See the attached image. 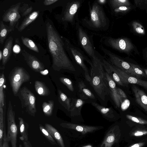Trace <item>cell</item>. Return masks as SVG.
Here are the masks:
<instances>
[{
	"label": "cell",
	"mask_w": 147,
	"mask_h": 147,
	"mask_svg": "<svg viewBox=\"0 0 147 147\" xmlns=\"http://www.w3.org/2000/svg\"><path fill=\"white\" fill-rule=\"evenodd\" d=\"M46 29L48 47L52 57L53 69L58 71L63 69L71 73L76 72V68L66 53L62 36L49 19L47 20Z\"/></svg>",
	"instance_id": "obj_1"
},
{
	"label": "cell",
	"mask_w": 147,
	"mask_h": 147,
	"mask_svg": "<svg viewBox=\"0 0 147 147\" xmlns=\"http://www.w3.org/2000/svg\"><path fill=\"white\" fill-rule=\"evenodd\" d=\"M92 59L90 84L101 105L106 107L110 97L105 69L101 59L96 55Z\"/></svg>",
	"instance_id": "obj_2"
},
{
	"label": "cell",
	"mask_w": 147,
	"mask_h": 147,
	"mask_svg": "<svg viewBox=\"0 0 147 147\" xmlns=\"http://www.w3.org/2000/svg\"><path fill=\"white\" fill-rule=\"evenodd\" d=\"M90 17L83 19L88 27L93 30L107 29L109 25L108 18L101 4L95 1L91 5L89 4Z\"/></svg>",
	"instance_id": "obj_3"
},
{
	"label": "cell",
	"mask_w": 147,
	"mask_h": 147,
	"mask_svg": "<svg viewBox=\"0 0 147 147\" xmlns=\"http://www.w3.org/2000/svg\"><path fill=\"white\" fill-rule=\"evenodd\" d=\"M65 49L69 55L75 60L76 63L82 68L84 71L85 78L90 84L91 78L84 61H86L90 65H92V61L86 58L80 49L73 45L69 39L62 36Z\"/></svg>",
	"instance_id": "obj_4"
},
{
	"label": "cell",
	"mask_w": 147,
	"mask_h": 147,
	"mask_svg": "<svg viewBox=\"0 0 147 147\" xmlns=\"http://www.w3.org/2000/svg\"><path fill=\"white\" fill-rule=\"evenodd\" d=\"M8 78L14 96H16L22 84L29 81L30 77L28 73L24 68L16 67L11 70Z\"/></svg>",
	"instance_id": "obj_5"
},
{
	"label": "cell",
	"mask_w": 147,
	"mask_h": 147,
	"mask_svg": "<svg viewBox=\"0 0 147 147\" xmlns=\"http://www.w3.org/2000/svg\"><path fill=\"white\" fill-rule=\"evenodd\" d=\"M84 1L69 0L66 3L61 16V21L65 25L69 23L74 26L76 24L77 12Z\"/></svg>",
	"instance_id": "obj_6"
},
{
	"label": "cell",
	"mask_w": 147,
	"mask_h": 147,
	"mask_svg": "<svg viewBox=\"0 0 147 147\" xmlns=\"http://www.w3.org/2000/svg\"><path fill=\"white\" fill-rule=\"evenodd\" d=\"M7 117V140L10 143L11 147H17L18 128L15 121V113L10 100L8 102Z\"/></svg>",
	"instance_id": "obj_7"
},
{
	"label": "cell",
	"mask_w": 147,
	"mask_h": 147,
	"mask_svg": "<svg viewBox=\"0 0 147 147\" xmlns=\"http://www.w3.org/2000/svg\"><path fill=\"white\" fill-rule=\"evenodd\" d=\"M17 95L21 101L22 108L30 115L34 117L37 111L36 98L33 93L26 87L24 86L19 90Z\"/></svg>",
	"instance_id": "obj_8"
},
{
	"label": "cell",
	"mask_w": 147,
	"mask_h": 147,
	"mask_svg": "<svg viewBox=\"0 0 147 147\" xmlns=\"http://www.w3.org/2000/svg\"><path fill=\"white\" fill-rule=\"evenodd\" d=\"M76 28L79 42L86 52L92 59L96 55L91 37L80 25L78 22L76 23Z\"/></svg>",
	"instance_id": "obj_9"
},
{
	"label": "cell",
	"mask_w": 147,
	"mask_h": 147,
	"mask_svg": "<svg viewBox=\"0 0 147 147\" xmlns=\"http://www.w3.org/2000/svg\"><path fill=\"white\" fill-rule=\"evenodd\" d=\"M101 49L105 55L108 57L111 64L131 76L138 78L141 77V76L135 73L129 63L125 61L102 47H101Z\"/></svg>",
	"instance_id": "obj_10"
},
{
	"label": "cell",
	"mask_w": 147,
	"mask_h": 147,
	"mask_svg": "<svg viewBox=\"0 0 147 147\" xmlns=\"http://www.w3.org/2000/svg\"><path fill=\"white\" fill-rule=\"evenodd\" d=\"M104 42L107 46L127 53L131 52L134 48L132 43L127 38H108L106 39Z\"/></svg>",
	"instance_id": "obj_11"
},
{
	"label": "cell",
	"mask_w": 147,
	"mask_h": 147,
	"mask_svg": "<svg viewBox=\"0 0 147 147\" xmlns=\"http://www.w3.org/2000/svg\"><path fill=\"white\" fill-rule=\"evenodd\" d=\"M127 134V141L130 143L147 140V125H138L129 127Z\"/></svg>",
	"instance_id": "obj_12"
},
{
	"label": "cell",
	"mask_w": 147,
	"mask_h": 147,
	"mask_svg": "<svg viewBox=\"0 0 147 147\" xmlns=\"http://www.w3.org/2000/svg\"><path fill=\"white\" fill-rule=\"evenodd\" d=\"M21 3L19 2L11 6L5 11L2 16V21L9 22V26L13 29L21 17L19 11Z\"/></svg>",
	"instance_id": "obj_13"
},
{
	"label": "cell",
	"mask_w": 147,
	"mask_h": 147,
	"mask_svg": "<svg viewBox=\"0 0 147 147\" xmlns=\"http://www.w3.org/2000/svg\"><path fill=\"white\" fill-rule=\"evenodd\" d=\"M121 136V131L119 126L113 127L108 131L100 147H112L118 142Z\"/></svg>",
	"instance_id": "obj_14"
},
{
	"label": "cell",
	"mask_w": 147,
	"mask_h": 147,
	"mask_svg": "<svg viewBox=\"0 0 147 147\" xmlns=\"http://www.w3.org/2000/svg\"><path fill=\"white\" fill-rule=\"evenodd\" d=\"M78 93L80 98L87 102H96L97 98L94 94L85 84L83 82L78 79L77 80Z\"/></svg>",
	"instance_id": "obj_15"
},
{
	"label": "cell",
	"mask_w": 147,
	"mask_h": 147,
	"mask_svg": "<svg viewBox=\"0 0 147 147\" xmlns=\"http://www.w3.org/2000/svg\"><path fill=\"white\" fill-rule=\"evenodd\" d=\"M21 54L27 65L32 69L36 72H41L45 69V66L35 56L27 52L24 49Z\"/></svg>",
	"instance_id": "obj_16"
},
{
	"label": "cell",
	"mask_w": 147,
	"mask_h": 147,
	"mask_svg": "<svg viewBox=\"0 0 147 147\" xmlns=\"http://www.w3.org/2000/svg\"><path fill=\"white\" fill-rule=\"evenodd\" d=\"M113 65L115 71L124 84L130 83L137 84L147 89V81L131 76L115 66Z\"/></svg>",
	"instance_id": "obj_17"
},
{
	"label": "cell",
	"mask_w": 147,
	"mask_h": 147,
	"mask_svg": "<svg viewBox=\"0 0 147 147\" xmlns=\"http://www.w3.org/2000/svg\"><path fill=\"white\" fill-rule=\"evenodd\" d=\"M105 73L108 86L110 97L116 106L119 108L123 101L118 94L115 83L106 72L105 71Z\"/></svg>",
	"instance_id": "obj_18"
},
{
	"label": "cell",
	"mask_w": 147,
	"mask_h": 147,
	"mask_svg": "<svg viewBox=\"0 0 147 147\" xmlns=\"http://www.w3.org/2000/svg\"><path fill=\"white\" fill-rule=\"evenodd\" d=\"M60 125L63 127L76 130L83 134L95 131L99 128L96 126L80 125L70 123H63Z\"/></svg>",
	"instance_id": "obj_19"
},
{
	"label": "cell",
	"mask_w": 147,
	"mask_h": 147,
	"mask_svg": "<svg viewBox=\"0 0 147 147\" xmlns=\"http://www.w3.org/2000/svg\"><path fill=\"white\" fill-rule=\"evenodd\" d=\"M91 104L107 120L113 121L115 119V111L112 107H106L96 102H93Z\"/></svg>",
	"instance_id": "obj_20"
},
{
	"label": "cell",
	"mask_w": 147,
	"mask_h": 147,
	"mask_svg": "<svg viewBox=\"0 0 147 147\" xmlns=\"http://www.w3.org/2000/svg\"><path fill=\"white\" fill-rule=\"evenodd\" d=\"M101 60L105 71L108 74L115 82L121 86H124V84L115 71L113 65L104 59H101Z\"/></svg>",
	"instance_id": "obj_21"
},
{
	"label": "cell",
	"mask_w": 147,
	"mask_h": 147,
	"mask_svg": "<svg viewBox=\"0 0 147 147\" xmlns=\"http://www.w3.org/2000/svg\"><path fill=\"white\" fill-rule=\"evenodd\" d=\"M71 99L69 112L70 116L72 117L80 116L82 106L87 102L80 98H72Z\"/></svg>",
	"instance_id": "obj_22"
},
{
	"label": "cell",
	"mask_w": 147,
	"mask_h": 147,
	"mask_svg": "<svg viewBox=\"0 0 147 147\" xmlns=\"http://www.w3.org/2000/svg\"><path fill=\"white\" fill-rule=\"evenodd\" d=\"M132 89L137 102L147 112V96L142 90L135 85Z\"/></svg>",
	"instance_id": "obj_23"
},
{
	"label": "cell",
	"mask_w": 147,
	"mask_h": 147,
	"mask_svg": "<svg viewBox=\"0 0 147 147\" xmlns=\"http://www.w3.org/2000/svg\"><path fill=\"white\" fill-rule=\"evenodd\" d=\"M13 38L9 36L6 41L3 50L2 65L5 66L9 59L13 49Z\"/></svg>",
	"instance_id": "obj_24"
},
{
	"label": "cell",
	"mask_w": 147,
	"mask_h": 147,
	"mask_svg": "<svg viewBox=\"0 0 147 147\" xmlns=\"http://www.w3.org/2000/svg\"><path fill=\"white\" fill-rule=\"evenodd\" d=\"M45 127L60 147H65L63 138L58 131L51 125L45 123Z\"/></svg>",
	"instance_id": "obj_25"
},
{
	"label": "cell",
	"mask_w": 147,
	"mask_h": 147,
	"mask_svg": "<svg viewBox=\"0 0 147 147\" xmlns=\"http://www.w3.org/2000/svg\"><path fill=\"white\" fill-rule=\"evenodd\" d=\"M39 13L38 11H35L26 16L17 28L18 31L20 32H22L37 18Z\"/></svg>",
	"instance_id": "obj_26"
},
{
	"label": "cell",
	"mask_w": 147,
	"mask_h": 147,
	"mask_svg": "<svg viewBox=\"0 0 147 147\" xmlns=\"http://www.w3.org/2000/svg\"><path fill=\"white\" fill-rule=\"evenodd\" d=\"M19 120V131L21 136L20 139L21 140H28V124L24 121L22 117L18 118Z\"/></svg>",
	"instance_id": "obj_27"
},
{
	"label": "cell",
	"mask_w": 147,
	"mask_h": 147,
	"mask_svg": "<svg viewBox=\"0 0 147 147\" xmlns=\"http://www.w3.org/2000/svg\"><path fill=\"white\" fill-rule=\"evenodd\" d=\"M58 92L59 102L68 112L69 113L71 103V98H69L59 89H58Z\"/></svg>",
	"instance_id": "obj_28"
},
{
	"label": "cell",
	"mask_w": 147,
	"mask_h": 147,
	"mask_svg": "<svg viewBox=\"0 0 147 147\" xmlns=\"http://www.w3.org/2000/svg\"><path fill=\"white\" fill-rule=\"evenodd\" d=\"M34 86L36 92L40 96H47L50 94V92L49 88L42 82L36 81Z\"/></svg>",
	"instance_id": "obj_29"
},
{
	"label": "cell",
	"mask_w": 147,
	"mask_h": 147,
	"mask_svg": "<svg viewBox=\"0 0 147 147\" xmlns=\"http://www.w3.org/2000/svg\"><path fill=\"white\" fill-rule=\"evenodd\" d=\"M14 29L4 24L2 20L0 22V43L3 44L9 34Z\"/></svg>",
	"instance_id": "obj_30"
},
{
	"label": "cell",
	"mask_w": 147,
	"mask_h": 147,
	"mask_svg": "<svg viewBox=\"0 0 147 147\" xmlns=\"http://www.w3.org/2000/svg\"><path fill=\"white\" fill-rule=\"evenodd\" d=\"M3 108L0 105V147H2L4 131H6L5 125V113Z\"/></svg>",
	"instance_id": "obj_31"
},
{
	"label": "cell",
	"mask_w": 147,
	"mask_h": 147,
	"mask_svg": "<svg viewBox=\"0 0 147 147\" xmlns=\"http://www.w3.org/2000/svg\"><path fill=\"white\" fill-rule=\"evenodd\" d=\"M21 39L23 44L28 48L37 53L39 52L37 46L32 40L22 36L21 37Z\"/></svg>",
	"instance_id": "obj_32"
},
{
	"label": "cell",
	"mask_w": 147,
	"mask_h": 147,
	"mask_svg": "<svg viewBox=\"0 0 147 147\" xmlns=\"http://www.w3.org/2000/svg\"><path fill=\"white\" fill-rule=\"evenodd\" d=\"M54 102L50 100L48 102H44L42 104L43 112L47 116H50L52 115L54 107Z\"/></svg>",
	"instance_id": "obj_33"
},
{
	"label": "cell",
	"mask_w": 147,
	"mask_h": 147,
	"mask_svg": "<svg viewBox=\"0 0 147 147\" xmlns=\"http://www.w3.org/2000/svg\"><path fill=\"white\" fill-rule=\"evenodd\" d=\"M0 105L3 108L4 107L5 96L3 92L4 86L5 82V79L3 73L0 75Z\"/></svg>",
	"instance_id": "obj_34"
},
{
	"label": "cell",
	"mask_w": 147,
	"mask_h": 147,
	"mask_svg": "<svg viewBox=\"0 0 147 147\" xmlns=\"http://www.w3.org/2000/svg\"><path fill=\"white\" fill-rule=\"evenodd\" d=\"M109 3L113 9L123 6H131V5L128 0H110Z\"/></svg>",
	"instance_id": "obj_35"
},
{
	"label": "cell",
	"mask_w": 147,
	"mask_h": 147,
	"mask_svg": "<svg viewBox=\"0 0 147 147\" xmlns=\"http://www.w3.org/2000/svg\"><path fill=\"white\" fill-rule=\"evenodd\" d=\"M61 82L64 85L71 93H76L77 90H76L74 84L69 79L65 77H61L59 78Z\"/></svg>",
	"instance_id": "obj_36"
},
{
	"label": "cell",
	"mask_w": 147,
	"mask_h": 147,
	"mask_svg": "<svg viewBox=\"0 0 147 147\" xmlns=\"http://www.w3.org/2000/svg\"><path fill=\"white\" fill-rule=\"evenodd\" d=\"M39 129L43 134L47 140L52 145H57V143L55 140L46 129L45 127L41 124H39Z\"/></svg>",
	"instance_id": "obj_37"
},
{
	"label": "cell",
	"mask_w": 147,
	"mask_h": 147,
	"mask_svg": "<svg viewBox=\"0 0 147 147\" xmlns=\"http://www.w3.org/2000/svg\"><path fill=\"white\" fill-rule=\"evenodd\" d=\"M126 117L131 121L138 125H147V120L135 117L129 115H127Z\"/></svg>",
	"instance_id": "obj_38"
},
{
	"label": "cell",
	"mask_w": 147,
	"mask_h": 147,
	"mask_svg": "<svg viewBox=\"0 0 147 147\" xmlns=\"http://www.w3.org/2000/svg\"><path fill=\"white\" fill-rule=\"evenodd\" d=\"M33 8L31 6L26 3H24L20 6L19 11L21 16L22 17L26 16L29 15L32 10Z\"/></svg>",
	"instance_id": "obj_39"
},
{
	"label": "cell",
	"mask_w": 147,
	"mask_h": 147,
	"mask_svg": "<svg viewBox=\"0 0 147 147\" xmlns=\"http://www.w3.org/2000/svg\"><path fill=\"white\" fill-rule=\"evenodd\" d=\"M132 26L134 30L137 34H139L144 35L145 31L142 26L139 23L134 21L132 23Z\"/></svg>",
	"instance_id": "obj_40"
},
{
	"label": "cell",
	"mask_w": 147,
	"mask_h": 147,
	"mask_svg": "<svg viewBox=\"0 0 147 147\" xmlns=\"http://www.w3.org/2000/svg\"><path fill=\"white\" fill-rule=\"evenodd\" d=\"M132 9L131 6H123L113 9V11L115 13H124L130 11Z\"/></svg>",
	"instance_id": "obj_41"
},
{
	"label": "cell",
	"mask_w": 147,
	"mask_h": 147,
	"mask_svg": "<svg viewBox=\"0 0 147 147\" xmlns=\"http://www.w3.org/2000/svg\"><path fill=\"white\" fill-rule=\"evenodd\" d=\"M129 63L132 67L134 71L136 74L138 75L142 76L145 77H147L145 73L139 66L130 63Z\"/></svg>",
	"instance_id": "obj_42"
},
{
	"label": "cell",
	"mask_w": 147,
	"mask_h": 147,
	"mask_svg": "<svg viewBox=\"0 0 147 147\" xmlns=\"http://www.w3.org/2000/svg\"><path fill=\"white\" fill-rule=\"evenodd\" d=\"M136 6L141 9H146L147 6V0H135Z\"/></svg>",
	"instance_id": "obj_43"
},
{
	"label": "cell",
	"mask_w": 147,
	"mask_h": 147,
	"mask_svg": "<svg viewBox=\"0 0 147 147\" xmlns=\"http://www.w3.org/2000/svg\"><path fill=\"white\" fill-rule=\"evenodd\" d=\"M147 144V140L131 143L126 147H144Z\"/></svg>",
	"instance_id": "obj_44"
},
{
	"label": "cell",
	"mask_w": 147,
	"mask_h": 147,
	"mask_svg": "<svg viewBox=\"0 0 147 147\" xmlns=\"http://www.w3.org/2000/svg\"><path fill=\"white\" fill-rule=\"evenodd\" d=\"M15 44L13 47V52L15 53L18 54L20 53L21 51L20 46L18 44L19 43L18 38L16 39Z\"/></svg>",
	"instance_id": "obj_45"
},
{
	"label": "cell",
	"mask_w": 147,
	"mask_h": 147,
	"mask_svg": "<svg viewBox=\"0 0 147 147\" xmlns=\"http://www.w3.org/2000/svg\"><path fill=\"white\" fill-rule=\"evenodd\" d=\"M130 105V102L129 100L126 99L123 101L121 103V107L122 111L126 110L129 107Z\"/></svg>",
	"instance_id": "obj_46"
},
{
	"label": "cell",
	"mask_w": 147,
	"mask_h": 147,
	"mask_svg": "<svg viewBox=\"0 0 147 147\" xmlns=\"http://www.w3.org/2000/svg\"><path fill=\"white\" fill-rule=\"evenodd\" d=\"M117 90L118 94L123 101V100L127 98V96L125 92L121 88L117 87Z\"/></svg>",
	"instance_id": "obj_47"
},
{
	"label": "cell",
	"mask_w": 147,
	"mask_h": 147,
	"mask_svg": "<svg viewBox=\"0 0 147 147\" xmlns=\"http://www.w3.org/2000/svg\"><path fill=\"white\" fill-rule=\"evenodd\" d=\"M9 143L7 139L6 132H4L2 147H9Z\"/></svg>",
	"instance_id": "obj_48"
},
{
	"label": "cell",
	"mask_w": 147,
	"mask_h": 147,
	"mask_svg": "<svg viewBox=\"0 0 147 147\" xmlns=\"http://www.w3.org/2000/svg\"><path fill=\"white\" fill-rule=\"evenodd\" d=\"M59 1V0H45L43 1V3L44 5L47 6L52 4Z\"/></svg>",
	"instance_id": "obj_49"
},
{
	"label": "cell",
	"mask_w": 147,
	"mask_h": 147,
	"mask_svg": "<svg viewBox=\"0 0 147 147\" xmlns=\"http://www.w3.org/2000/svg\"><path fill=\"white\" fill-rule=\"evenodd\" d=\"M23 143V147H32V144L29 141L22 140V141Z\"/></svg>",
	"instance_id": "obj_50"
},
{
	"label": "cell",
	"mask_w": 147,
	"mask_h": 147,
	"mask_svg": "<svg viewBox=\"0 0 147 147\" xmlns=\"http://www.w3.org/2000/svg\"><path fill=\"white\" fill-rule=\"evenodd\" d=\"M97 1L98 3L101 5L105 3L107 1L106 0H98Z\"/></svg>",
	"instance_id": "obj_51"
},
{
	"label": "cell",
	"mask_w": 147,
	"mask_h": 147,
	"mask_svg": "<svg viewBox=\"0 0 147 147\" xmlns=\"http://www.w3.org/2000/svg\"><path fill=\"white\" fill-rule=\"evenodd\" d=\"M3 52L1 50H0V61H1V60H2L3 59Z\"/></svg>",
	"instance_id": "obj_52"
},
{
	"label": "cell",
	"mask_w": 147,
	"mask_h": 147,
	"mask_svg": "<svg viewBox=\"0 0 147 147\" xmlns=\"http://www.w3.org/2000/svg\"><path fill=\"white\" fill-rule=\"evenodd\" d=\"M82 147H93L91 145H88L84 146H83Z\"/></svg>",
	"instance_id": "obj_53"
},
{
	"label": "cell",
	"mask_w": 147,
	"mask_h": 147,
	"mask_svg": "<svg viewBox=\"0 0 147 147\" xmlns=\"http://www.w3.org/2000/svg\"><path fill=\"white\" fill-rule=\"evenodd\" d=\"M144 71H145V73L147 76V69H144Z\"/></svg>",
	"instance_id": "obj_54"
},
{
	"label": "cell",
	"mask_w": 147,
	"mask_h": 147,
	"mask_svg": "<svg viewBox=\"0 0 147 147\" xmlns=\"http://www.w3.org/2000/svg\"><path fill=\"white\" fill-rule=\"evenodd\" d=\"M19 147H22V144H20L19 146Z\"/></svg>",
	"instance_id": "obj_55"
},
{
	"label": "cell",
	"mask_w": 147,
	"mask_h": 147,
	"mask_svg": "<svg viewBox=\"0 0 147 147\" xmlns=\"http://www.w3.org/2000/svg\"><path fill=\"white\" fill-rule=\"evenodd\" d=\"M145 10H146V11H147V7L145 9Z\"/></svg>",
	"instance_id": "obj_56"
}]
</instances>
